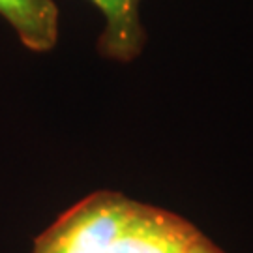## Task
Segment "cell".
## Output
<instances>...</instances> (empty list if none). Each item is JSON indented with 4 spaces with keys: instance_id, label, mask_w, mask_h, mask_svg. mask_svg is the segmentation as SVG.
Segmentation results:
<instances>
[{
    "instance_id": "6da1fadb",
    "label": "cell",
    "mask_w": 253,
    "mask_h": 253,
    "mask_svg": "<svg viewBox=\"0 0 253 253\" xmlns=\"http://www.w3.org/2000/svg\"><path fill=\"white\" fill-rule=\"evenodd\" d=\"M34 253H225L184 217L101 190L66 210Z\"/></svg>"
},
{
    "instance_id": "7a4b0ae2",
    "label": "cell",
    "mask_w": 253,
    "mask_h": 253,
    "mask_svg": "<svg viewBox=\"0 0 253 253\" xmlns=\"http://www.w3.org/2000/svg\"><path fill=\"white\" fill-rule=\"evenodd\" d=\"M103 15L98 38V53L115 62H131L146 45V30L141 21V0H90Z\"/></svg>"
},
{
    "instance_id": "3957f363",
    "label": "cell",
    "mask_w": 253,
    "mask_h": 253,
    "mask_svg": "<svg viewBox=\"0 0 253 253\" xmlns=\"http://www.w3.org/2000/svg\"><path fill=\"white\" fill-rule=\"evenodd\" d=\"M0 15L34 53L54 49L60 32V9L54 0H0Z\"/></svg>"
}]
</instances>
